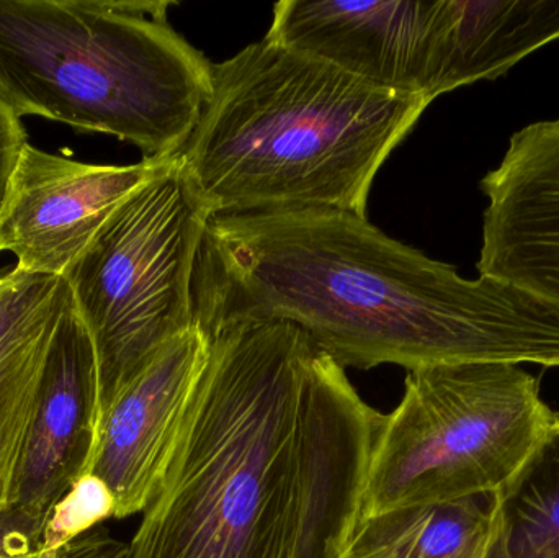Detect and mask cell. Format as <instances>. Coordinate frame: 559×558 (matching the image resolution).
<instances>
[{
  "instance_id": "6da1fadb",
  "label": "cell",
  "mask_w": 559,
  "mask_h": 558,
  "mask_svg": "<svg viewBox=\"0 0 559 558\" xmlns=\"http://www.w3.org/2000/svg\"><path fill=\"white\" fill-rule=\"evenodd\" d=\"M210 343L123 558H341L383 415L295 324H241Z\"/></svg>"
},
{
  "instance_id": "7a4b0ae2",
  "label": "cell",
  "mask_w": 559,
  "mask_h": 558,
  "mask_svg": "<svg viewBox=\"0 0 559 558\" xmlns=\"http://www.w3.org/2000/svg\"><path fill=\"white\" fill-rule=\"evenodd\" d=\"M195 324H295L341 367H559V307L427 258L335 209L212 216L193 278Z\"/></svg>"
},
{
  "instance_id": "3957f363",
  "label": "cell",
  "mask_w": 559,
  "mask_h": 558,
  "mask_svg": "<svg viewBox=\"0 0 559 558\" xmlns=\"http://www.w3.org/2000/svg\"><path fill=\"white\" fill-rule=\"evenodd\" d=\"M429 105L264 38L213 64L177 167L210 218L289 209L367 216L378 170Z\"/></svg>"
},
{
  "instance_id": "277c9868",
  "label": "cell",
  "mask_w": 559,
  "mask_h": 558,
  "mask_svg": "<svg viewBox=\"0 0 559 558\" xmlns=\"http://www.w3.org/2000/svg\"><path fill=\"white\" fill-rule=\"evenodd\" d=\"M170 2L0 0V104L173 157L212 92V62Z\"/></svg>"
},
{
  "instance_id": "5b68a950",
  "label": "cell",
  "mask_w": 559,
  "mask_h": 558,
  "mask_svg": "<svg viewBox=\"0 0 559 558\" xmlns=\"http://www.w3.org/2000/svg\"><path fill=\"white\" fill-rule=\"evenodd\" d=\"M555 426L538 380L515 364L411 370L400 405L381 419L360 517L491 497Z\"/></svg>"
},
{
  "instance_id": "8992f818",
  "label": "cell",
  "mask_w": 559,
  "mask_h": 558,
  "mask_svg": "<svg viewBox=\"0 0 559 558\" xmlns=\"http://www.w3.org/2000/svg\"><path fill=\"white\" fill-rule=\"evenodd\" d=\"M209 219L174 156L111 213L66 272L97 353L100 423L160 347L197 327L193 278Z\"/></svg>"
},
{
  "instance_id": "52a82bcc",
  "label": "cell",
  "mask_w": 559,
  "mask_h": 558,
  "mask_svg": "<svg viewBox=\"0 0 559 558\" xmlns=\"http://www.w3.org/2000/svg\"><path fill=\"white\" fill-rule=\"evenodd\" d=\"M173 163L102 166L25 144L0 209V254L20 271L64 277L111 213Z\"/></svg>"
},
{
  "instance_id": "ba28073f",
  "label": "cell",
  "mask_w": 559,
  "mask_h": 558,
  "mask_svg": "<svg viewBox=\"0 0 559 558\" xmlns=\"http://www.w3.org/2000/svg\"><path fill=\"white\" fill-rule=\"evenodd\" d=\"M437 2L283 0L265 38L384 91L432 104Z\"/></svg>"
},
{
  "instance_id": "9c48e42d",
  "label": "cell",
  "mask_w": 559,
  "mask_h": 558,
  "mask_svg": "<svg viewBox=\"0 0 559 558\" xmlns=\"http://www.w3.org/2000/svg\"><path fill=\"white\" fill-rule=\"evenodd\" d=\"M210 346L199 327L174 337L102 418L91 474L114 494L117 520L144 513L159 491L192 412Z\"/></svg>"
},
{
  "instance_id": "30bf717a",
  "label": "cell",
  "mask_w": 559,
  "mask_h": 558,
  "mask_svg": "<svg viewBox=\"0 0 559 558\" xmlns=\"http://www.w3.org/2000/svg\"><path fill=\"white\" fill-rule=\"evenodd\" d=\"M481 190L488 206L479 275L559 307V118L512 134Z\"/></svg>"
},
{
  "instance_id": "8fae6325",
  "label": "cell",
  "mask_w": 559,
  "mask_h": 558,
  "mask_svg": "<svg viewBox=\"0 0 559 558\" xmlns=\"http://www.w3.org/2000/svg\"><path fill=\"white\" fill-rule=\"evenodd\" d=\"M98 432L97 353L71 294L39 377L12 504L51 513L69 488L91 474Z\"/></svg>"
},
{
  "instance_id": "7c38bea8",
  "label": "cell",
  "mask_w": 559,
  "mask_h": 558,
  "mask_svg": "<svg viewBox=\"0 0 559 558\" xmlns=\"http://www.w3.org/2000/svg\"><path fill=\"white\" fill-rule=\"evenodd\" d=\"M69 300L64 277L0 274V510L12 504L39 377Z\"/></svg>"
},
{
  "instance_id": "4fadbf2b",
  "label": "cell",
  "mask_w": 559,
  "mask_h": 558,
  "mask_svg": "<svg viewBox=\"0 0 559 558\" xmlns=\"http://www.w3.org/2000/svg\"><path fill=\"white\" fill-rule=\"evenodd\" d=\"M559 39V0H440L430 97L495 81Z\"/></svg>"
},
{
  "instance_id": "5bb4252c",
  "label": "cell",
  "mask_w": 559,
  "mask_h": 558,
  "mask_svg": "<svg viewBox=\"0 0 559 558\" xmlns=\"http://www.w3.org/2000/svg\"><path fill=\"white\" fill-rule=\"evenodd\" d=\"M491 514L476 498L360 517L341 558H485Z\"/></svg>"
},
{
  "instance_id": "9a60e30c",
  "label": "cell",
  "mask_w": 559,
  "mask_h": 558,
  "mask_svg": "<svg viewBox=\"0 0 559 558\" xmlns=\"http://www.w3.org/2000/svg\"><path fill=\"white\" fill-rule=\"evenodd\" d=\"M485 558H559V426L525 467L489 497Z\"/></svg>"
},
{
  "instance_id": "2e32d148",
  "label": "cell",
  "mask_w": 559,
  "mask_h": 558,
  "mask_svg": "<svg viewBox=\"0 0 559 558\" xmlns=\"http://www.w3.org/2000/svg\"><path fill=\"white\" fill-rule=\"evenodd\" d=\"M117 501L108 485L94 474H85L55 504L45 531L43 550H58L82 534L115 518Z\"/></svg>"
},
{
  "instance_id": "e0dca14e",
  "label": "cell",
  "mask_w": 559,
  "mask_h": 558,
  "mask_svg": "<svg viewBox=\"0 0 559 558\" xmlns=\"http://www.w3.org/2000/svg\"><path fill=\"white\" fill-rule=\"evenodd\" d=\"M49 513L9 504L0 510V558H35L41 553Z\"/></svg>"
},
{
  "instance_id": "ac0fdd59",
  "label": "cell",
  "mask_w": 559,
  "mask_h": 558,
  "mask_svg": "<svg viewBox=\"0 0 559 558\" xmlns=\"http://www.w3.org/2000/svg\"><path fill=\"white\" fill-rule=\"evenodd\" d=\"M25 144H28V134L22 121L5 105L0 104V209L9 190L10 177Z\"/></svg>"
},
{
  "instance_id": "d6986e66",
  "label": "cell",
  "mask_w": 559,
  "mask_h": 558,
  "mask_svg": "<svg viewBox=\"0 0 559 558\" xmlns=\"http://www.w3.org/2000/svg\"><path fill=\"white\" fill-rule=\"evenodd\" d=\"M127 544L105 527H95L56 550V558H123Z\"/></svg>"
},
{
  "instance_id": "ffe728a7",
  "label": "cell",
  "mask_w": 559,
  "mask_h": 558,
  "mask_svg": "<svg viewBox=\"0 0 559 558\" xmlns=\"http://www.w3.org/2000/svg\"><path fill=\"white\" fill-rule=\"evenodd\" d=\"M36 558H56V550H43Z\"/></svg>"
},
{
  "instance_id": "44dd1931",
  "label": "cell",
  "mask_w": 559,
  "mask_h": 558,
  "mask_svg": "<svg viewBox=\"0 0 559 558\" xmlns=\"http://www.w3.org/2000/svg\"><path fill=\"white\" fill-rule=\"evenodd\" d=\"M555 416H557V425L559 426V412L555 413Z\"/></svg>"
},
{
  "instance_id": "7402d4cb",
  "label": "cell",
  "mask_w": 559,
  "mask_h": 558,
  "mask_svg": "<svg viewBox=\"0 0 559 558\" xmlns=\"http://www.w3.org/2000/svg\"><path fill=\"white\" fill-rule=\"evenodd\" d=\"M36 558V557H35Z\"/></svg>"
}]
</instances>
